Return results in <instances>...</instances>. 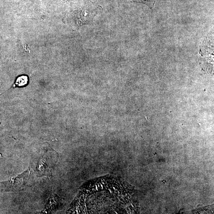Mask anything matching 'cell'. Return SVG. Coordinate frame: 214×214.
Wrapping results in <instances>:
<instances>
[{"label":"cell","mask_w":214,"mask_h":214,"mask_svg":"<svg viewBox=\"0 0 214 214\" xmlns=\"http://www.w3.org/2000/svg\"><path fill=\"white\" fill-rule=\"evenodd\" d=\"M28 82V78L26 76H22L19 77L17 79L15 84H17V86H23L26 84Z\"/></svg>","instance_id":"cell-3"},{"label":"cell","mask_w":214,"mask_h":214,"mask_svg":"<svg viewBox=\"0 0 214 214\" xmlns=\"http://www.w3.org/2000/svg\"><path fill=\"white\" fill-rule=\"evenodd\" d=\"M120 1H130L133 2L143 4L146 5L151 9H152L155 2V0H120Z\"/></svg>","instance_id":"cell-2"},{"label":"cell","mask_w":214,"mask_h":214,"mask_svg":"<svg viewBox=\"0 0 214 214\" xmlns=\"http://www.w3.org/2000/svg\"><path fill=\"white\" fill-rule=\"evenodd\" d=\"M91 5L84 6L78 10L76 17H75L76 24L78 27L92 24L94 17L97 14L99 8H93Z\"/></svg>","instance_id":"cell-1"}]
</instances>
